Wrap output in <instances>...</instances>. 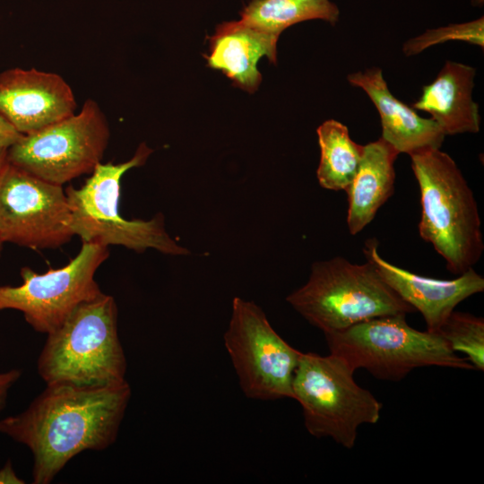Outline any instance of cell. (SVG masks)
Here are the masks:
<instances>
[{
	"label": "cell",
	"mask_w": 484,
	"mask_h": 484,
	"mask_svg": "<svg viewBox=\"0 0 484 484\" xmlns=\"http://www.w3.org/2000/svg\"><path fill=\"white\" fill-rule=\"evenodd\" d=\"M130 397L127 382L48 384L25 411L0 420V433L30 450L32 482L48 484L75 455L115 443Z\"/></svg>",
	"instance_id": "6da1fadb"
},
{
	"label": "cell",
	"mask_w": 484,
	"mask_h": 484,
	"mask_svg": "<svg viewBox=\"0 0 484 484\" xmlns=\"http://www.w3.org/2000/svg\"><path fill=\"white\" fill-rule=\"evenodd\" d=\"M420 191L419 233L460 275L480 259L484 242L472 190L455 161L440 149L410 155Z\"/></svg>",
	"instance_id": "7a4b0ae2"
},
{
	"label": "cell",
	"mask_w": 484,
	"mask_h": 484,
	"mask_svg": "<svg viewBox=\"0 0 484 484\" xmlns=\"http://www.w3.org/2000/svg\"><path fill=\"white\" fill-rule=\"evenodd\" d=\"M117 316L114 298L101 292L80 304L58 328L47 334L37 363L46 385L108 386L127 382Z\"/></svg>",
	"instance_id": "3957f363"
},
{
	"label": "cell",
	"mask_w": 484,
	"mask_h": 484,
	"mask_svg": "<svg viewBox=\"0 0 484 484\" xmlns=\"http://www.w3.org/2000/svg\"><path fill=\"white\" fill-rule=\"evenodd\" d=\"M286 301L324 333L376 317L415 311L371 263L353 264L341 256L315 262L307 281Z\"/></svg>",
	"instance_id": "277c9868"
},
{
	"label": "cell",
	"mask_w": 484,
	"mask_h": 484,
	"mask_svg": "<svg viewBox=\"0 0 484 484\" xmlns=\"http://www.w3.org/2000/svg\"><path fill=\"white\" fill-rule=\"evenodd\" d=\"M153 151L142 143L127 161L99 163L81 188L65 189L70 209V228L82 242L105 246H123L137 253L148 248L165 255H186L187 248L166 231L162 214L144 220H126L119 212L120 182L133 168L143 166Z\"/></svg>",
	"instance_id": "5b68a950"
},
{
	"label": "cell",
	"mask_w": 484,
	"mask_h": 484,
	"mask_svg": "<svg viewBox=\"0 0 484 484\" xmlns=\"http://www.w3.org/2000/svg\"><path fill=\"white\" fill-rule=\"evenodd\" d=\"M324 334L331 354L381 380L400 381L414 368L429 366L475 369L439 333L410 326L405 315L376 317Z\"/></svg>",
	"instance_id": "8992f818"
},
{
	"label": "cell",
	"mask_w": 484,
	"mask_h": 484,
	"mask_svg": "<svg viewBox=\"0 0 484 484\" xmlns=\"http://www.w3.org/2000/svg\"><path fill=\"white\" fill-rule=\"evenodd\" d=\"M354 369L333 354L301 352L292 399L302 407L305 427L315 437H331L351 449L362 424H376L382 403L353 377Z\"/></svg>",
	"instance_id": "52a82bcc"
},
{
	"label": "cell",
	"mask_w": 484,
	"mask_h": 484,
	"mask_svg": "<svg viewBox=\"0 0 484 484\" xmlns=\"http://www.w3.org/2000/svg\"><path fill=\"white\" fill-rule=\"evenodd\" d=\"M110 137L104 112L91 99L78 113L22 137L8 148L13 165L63 186L91 174L101 162Z\"/></svg>",
	"instance_id": "ba28073f"
},
{
	"label": "cell",
	"mask_w": 484,
	"mask_h": 484,
	"mask_svg": "<svg viewBox=\"0 0 484 484\" xmlns=\"http://www.w3.org/2000/svg\"><path fill=\"white\" fill-rule=\"evenodd\" d=\"M223 339L246 397L261 401L292 398V381L301 351L275 332L259 306L235 297Z\"/></svg>",
	"instance_id": "9c48e42d"
},
{
	"label": "cell",
	"mask_w": 484,
	"mask_h": 484,
	"mask_svg": "<svg viewBox=\"0 0 484 484\" xmlns=\"http://www.w3.org/2000/svg\"><path fill=\"white\" fill-rule=\"evenodd\" d=\"M108 255V246L82 242L77 255L61 268L44 273L22 268L21 285L0 286V310H19L35 331L52 333L80 304L102 292L94 277Z\"/></svg>",
	"instance_id": "30bf717a"
},
{
	"label": "cell",
	"mask_w": 484,
	"mask_h": 484,
	"mask_svg": "<svg viewBox=\"0 0 484 484\" xmlns=\"http://www.w3.org/2000/svg\"><path fill=\"white\" fill-rule=\"evenodd\" d=\"M70 209L62 186L48 182L9 161L0 174V238L30 249L68 243Z\"/></svg>",
	"instance_id": "8fae6325"
},
{
	"label": "cell",
	"mask_w": 484,
	"mask_h": 484,
	"mask_svg": "<svg viewBox=\"0 0 484 484\" xmlns=\"http://www.w3.org/2000/svg\"><path fill=\"white\" fill-rule=\"evenodd\" d=\"M76 108L72 88L57 73L18 67L0 73V117L22 135L73 115Z\"/></svg>",
	"instance_id": "7c38bea8"
},
{
	"label": "cell",
	"mask_w": 484,
	"mask_h": 484,
	"mask_svg": "<svg viewBox=\"0 0 484 484\" xmlns=\"http://www.w3.org/2000/svg\"><path fill=\"white\" fill-rule=\"evenodd\" d=\"M377 248L376 238L367 240L363 247L366 260L405 302L422 315L428 332L437 333L459 303L484 290V278L473 268L453 280L428 278L387 262Z\"/></svg>",
	"instance_id": "4fadbf2b"
},
{
	"label": "cell",
	"mask_w": 484,
	"mask_h": 484,
	"mask_svg": "<svg viewBox=\"0 0 484 484\" xmlns=\"http://www.w3.org/2000/svg\"><path fill=\"white\" fill-rule=\"evenodd\" d=\"M352 86L361 88L380 116L382 136L399 153L440 149L445 134L432 118H424L390 91L381 68L372 67L350 73Z\"/></svg>",
	"instance_id": "5bb4252c"
},
{
	"label": "cell",
	"mask_w": 484,
	"mask_h": 484,
	"mask_svg": "<svg viewBox=\"0 0 484 484\" xmlns=\"http://www.w3.org/2000/svg\"><path fill=\"white\" fill-rule=\"evenodd\" d=\"M279 36L241 21L220 24L209 37L207 66L221 71L236 86L248 92L258 89L262 74L257 64L265 56L276 63Z\"/></svg>",
	"instance_id": "9a60e30c"
},
{
	"label": "cell",
	"mask_w": 484,
	"mask_h": 484,
	"mask_svg": "<svg viewBox=\"0 0 484 484\" xmlns=\"http://www.w3.org/2000/svg\"><path fill=\"white\" fill-rule=\"evenodd\" d=\"M474 77L475 68L446 61L411 108L428 113L445 135L478 133L480 115L472 99Z\"/></svg>",
	"instance_id": "2e32d148"
},
{
	"label": "cell",
	"mask_w": 484,
	"mask_h": 484,
	"mask_svg": "<svg viewBox=\"0 0 484 484\" xmlns=\"http://www.w3.org/2000/svg\"><path fill=\"white\" fill-rule=\"evenodd\" d=\"M399 151L383 138L363 145L359 169L345 190L347 225L351 235L363 230L394 191V162Z\"/></svg>",
	"instance_id": "e0dca14e"
},
{
	"label": "cell",
	"mask_w": 484,
	"mask_h": 484,
	"mask_svg": "<svg viewBox=\"0 0 484 484\" xmlns=\"http://www.w3.org/2000/svg\"><path fill=\"white\" fill-rule=\"evenodd\" d=\"M316 133L320 147L316 170L319 185L328 190H346L359 169L363 145L356 143L348 127L334 119L324 121Z\"/></svg>",
	"instance_id": "ac0fdd59"
},
{
	"label": "cell",
	"mask_w": 484,
	"mask_h": 484,
	"mask_svg": "<svg viewBox=\"0 0 484 484\" xmlns=\"http://www.w3.org/2000/svg\"><path fill=\"white\" fill-rule=\"evenodd\" d=\"M240 15L242 22L280 37L285 29L303 21L320 19L334 24L339 9L330 1L308 4L295 0H252Z\"/></svg>",
	"instance_id": "d6986e66"
},
{
	"label": "cell",
	"mask_w": 484,
	"mask_h": 484,
	"mask_svg": "<svg viewBox=\"0 0 484 484\" xmlns=\"http://www.w3.org/2000/svg\"><path fill=\"white\" fill-rule=\"evenodd\" d=\"M454 351L466 355L475 369L484 370V320L469 313L453 311L438 333Z\"/></svg>",
	"instance_id": "ffe728a7"
},
{
	"label": "cell",
	"mask_w": 484,
	"mask_h": 484,
	"mask_svg": "<svg viewBox=\"0 0 484 484\" xmlns=\"http://www.w3.org/2000/svg\"><path fill=\"white\" fill-rule=\"evenodd\" d=\"M449 40L464 41L484 47V19L460 23L450 24L435 30H428L419 36L407 40L402 48L406 56L418 55L426 48Z\"/></svg>",
	"instance_id": "44dd1931"
},
{
	"label": "cell",
	"mask_w": 484,
	"mask_h": 484,
	"mask_svg": "<svg viewBox=\"0 0 484 484\" xmlns=\"http://www.w3.org/2000/svg\"><path fill=\"white\" fill-rule=\"evenodd\" d=\"M21 376L22 370L20 369H11L0 373V413L5 407L9 390L19 380Z\"/></svg>",
	"instance_id": "7402d4cb"
},
{
	"label": "cell",
	"mask_w": 484,
	"mask_h": 484,
	"mask_svg": "<svg viewBox=\"0 0 484 484\" xmlns=\"http://www.w3.org/2000/svg\"><path fill=\"white\" fill-rule=\"evenodd\" d=\"M22 134L18 133L9 123L0 117V146L10 147Z\"/></svg>",
	"instance_id": "603a6c76"
},
{
	"label": "cell",
	"mask_w": 484,
	"mask_h": 484,
	"mask_svg": "<svg viewBox=\"0 0 484 484\" xmlns=\"http://www.w3.org/2000/svg\"><path fill=\"white\" fill-rule=\"evenodd\" d=\"M7 151L8 147L0 146V174L8 161Z\"/></svg>",
	"instance_id": "cb8c5ba5"
},
{
	"label": "cell",
	"mask_w": 484,
	"mask_h": 484,
	"mask_svg": "<svg viewBox=\"0 0 484 484\" xmlns=\"http://www.w3.org/2000/svg\"><path fill=\"white\" fill-rule=\"evenodd\" d=\"M295 1L302 3V4H313L324 3V2H327L329 0H295Z\"/></svg>",
	"instance_id": "d4e9b609"
},
{
	"label": "cell",
	"mask_w": 484,
	"mask_h": 484,
	"mask_svg": "<svg viewBox=\"0 0 484 484\" xmlns=\"http://www.w3.org/2000/svg\"><path fill=\"white\" fill-rule=\"evenodd\" d=\"M3 243H4V242L2 241V239H1V238H0V255H1V251H2Z\"/></svg>",
	"instance_id": "484cf974"
}]
</instances>
